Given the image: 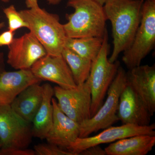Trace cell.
I'll return each instance as SVG.
<instances>
[{
    "label": "cell",
    "instance_id": "1",
    "mask_svg": "<svg viewBox=\"0 0 155 155\" xmlns=\"http://www.w3.org/2000/svg\"><path fill=\"white\" fill-rule=\"evenodd\" d=\"M143 0H107L103 5L107 20L110 21L114 48L109 58L117 61L130 46L140 24Z\"/></svg>",
    "mask_w": 155,
    "mask_h": 155
},
{
    "label": "cell",
    "instance_id": "2",
    "mask_svg": "<svg viewBox=\"0 0 155 155\" xmlns=\"http://www.w3.org/2000/svg\"><path fill=\"white\" fill-rule=\"evenodd\" d=\"M67 5L74 9L63 24L67 37L104 38L107 19L103 5L96 0H69Z\"/></svg>",
    "mask_w": 155,
    "mask_h": 155
},
{
    "label": "cell",
    "instance_id": "3",
    "mask_svg": "<svg viewBox=\"0 0 155 155\" xmlns=\"http://www.w3.org/2000/svg\"><path fill=\"white\" fill-rule=\"evenodd\" d=\"M19 12L27 28L42 45L47 54L62 55L67 36L58 15L40 7Z\"/></svg>",
    "mask_w": 155,
    "mask_h": 155
},
{
    "label": "cell",
    "instance_id": "4",
    "mask_svg": "<svg viewBox=\"0 0 155 155\" xmlns=\"http://www.w3.org/2000/svg\"><path fill=\"white\" fill-rule=\"evenodd\" d=\"M155 44V0L143 4L140 24L131 45L123 52L122 61L128 69L140 65Z\"/></svg>",
    "mask_w": 155,
    "mask_h": 155
},
{
    "label": "cell",
    "instance_id": "5",
    "mask_svg": "<svg viewBox=\"0 0 155 155\" xmlns=\"http://www.w3.org/2000/svg\"><path fill=\"white\" fill-rule=\"evenodd\" d=\"M110 51L107 31L106 30L101 48L97 58L92 61L87 79L91 89V117L94 116L104 102L107 92L120 65L119 61L111 63L108 58Z\"/></svg>",
    "mask_w": 155,
    "mask_h": 155
},
{
    "label": "cell",
    "instance_id": "6",
    "mask_svg": "<svg viewBox=\"0 0 155 155\" xmlns=\"http://www.w3.org/2000/svg\"><path fill=\"white\" fill-rule=\"evenodd\" d=\"M126 84V72L120 66L108 89L105 102L94 116L79 124V137H88L93 132L112 126L119 120L117 113L119 97Z\"/></svg>",
    "mask_w": 155,
    "mask_h": 155
},
{
    "label": "cell",
    "instance_id": "7",
    "mask_svg": "<svg viewBox=\"0 0 155 155\" xmlns=\"http://www.w3.org/2000/svg\"><path fill=\"white\" fill-rule=\"evenodd\" d=\"M32 137L30 122L17 115L10 105L0 106V150L27 149Z\"/></svg>",
    "mask_w": 155,
    "mask_h": 155
},
{
    "label": "cell",
    "instance_id": "8",
    "mask_svg": "<svg viewBox=\"0 0 155 155\" xmlns=\"http://www.w3.org/2000/svg\"><path fill=\"white\" fill-rule=\"evenodd\" d=\"M54 90L58 106L70 119L80 124L91 118V89L88 79L75 88L57 86Z\"/></svg>",
    "mask_w": 155,
    "mask_h": 155
},
{
    "label": "cell",
    "instance_id": "9",
    "mask_svg": "<svg viewBox=\"0 0 155 155\" xmlns=\"http://www.w3.org/2000/svg\"><path fill=\"white\" fill-rule=\"evenodd\" d=\"M155 129L154 123L145 126L131 124H123L116 127L110 126L94 136L78 137L67 150L74 155H79L84 150L90 147L110 143L133 136L142 134L155 136Z\"/></svg>",
    "mask_w": 155,
    "mask_h": 155
},
{
    "label": "cell",
    "instance_id": "10",
    "mask_svg": "<svg viewBox=\"0 0 155 155\" xmlns=\"http://www.w3.org/2000/svg\"><path fill=\"white\" fill-rule=\"evenodd\" d=\"M8 48L7 63L17 70L31 69L35 62L47 54L44 47L31 32L14 38Z\"/></svg>",
    "mask_w": 155,
    "mask_h": 155
},
{
    "label": "cell",
    "instance_id": "11",
    "mask_svg": "<svg viewBox=\"0 0 155 155\" xmlns=\"http://www.w3.org/2000/svg\"><path fill=\"white\" fill-rule=\"evenodd\" d=\"M34 75L41 80L48 81L64 89L75 88L72 72L62 55L47 54L35 63L31 68Z\"/></svg>",
    "mask_w": 155,
    "mask_h": 155
},
{
    "label": "cell",
    "instance_id": "12",
    "mask_svg": "<svg viewBox=\"0 0 155 155\" xmlns=\"http://www.w3.org/2000/svg\"><path fill=\"white\" fill-rule=\"evenodd\" d=\"M127 84L139 97L152 116L155 112V67L148 65L128 69Z\"/></svg>",
    "mask_w": 155,
    "mask_h": 155
},
{
    "label": "cell",
    "instance_id": "13",
    "mask_svg": "<svg viewBox=\"0 0 155 155\" xmlns=\"http://www.w3.org/2000/svg\"><path fill=\"white\" fill-rule=\"evenodd\" d=\"M117 115L123 124L140 126L150 125L152 116L144 103L127 84L120 94Z\"/></svg>",
    "mask_w": 155,
    "mask_h": 155
},
{
    "label": "cell",
    "instance_id": "14",
    "mask_svg": "<svg viewBox=\"0 0 155 155\" xmlns=\"http://www.w3.org/2000/svg\"><path fill=\"white\" fill-rule=\"evenodd\" d=\"M52 104L53 107L52 126L46 139L48 143L67 150L79 137L80 125L63 113L55 99L53 98Z\"/></svg>",
    "mask_w": 155,
    "mask_h": 155
},
{
    "label": "cell",
    "instance_id": "15",
    "mask_svg": "<svg viewBox=\"0 0 155 155\" xmlns=\"http://www.w3.org/2000/svg\"><path fill=\"white\" fill-rule=\"evenodd\" d=\"M41 81L30 69H18L14 72L4 71L0 75V106L10 105L25 89Z\"/></svg>",
    "mask_w": 155,
    "mask_h": 155
},
{
    "label": "cell",
    "instance_id": "16",
    "mask_svg": "<svg viewBox=\"0 0 155 155\" xmlns=\"http://www.w3.org/2000/svg\"><path fill=\"white\" fill-rule=\"evenodd\" d=\"M42 98V86L40 85V83L34 84L21 92L10 105L17 115L31 123Z\"/></svg>",
    "mask_w": 155,
    "mask_h": 155
},
{
    "label": "cell",
    "instance_id": "17",
    "mask_svg": "<svg viewBox=\"0 0 155 155\" xmlns=\"http://www.w3.org/2000/svg\"><path fill=\"white\" fill-rule=\"evenodd\" d=\"M155 145V136L142 134L122 139L105 149L107 155H146Z\"/></svg>",
    "mask_w": 155,
    "mask_h": 155
},
{
    "label": "cell",
    "instance_id": "18",
    "mask_svg": "<svg viewBox=\"0 0 155 155\" xmlns=\"http://www.w3.org/2000/svg\"><path fill=\"white\" fill-rule=\"evenodd\" d=\"M43 98L41 104L32 121V136L45 139L52 126L53 107L52 99L54 95V87L48 83L42 85Z\"/></svg>",
    "mask_w": 155,
    "mask_h": 155
},
{
    "label": "cell",
    "instance_id": "19",
    "mask_svg": "<svg viewBox=\"0 0 155 155\" xmlns=\"http://www.w3.org/2000/svg\"><path fill=\"white\" fill-rule=\"evenodd\" d=\"M104 38H72L67 37L65 48L81 57L93 61L97 58L102 46Z\"/></svg>",
    "mask_w": 155,
    "mask_h": 155
},
{
    "label": "cell",
    "instance_id": "20",
    "mask_svg": "<svg viewBox=\"0 0 155 155\" xmlns=\"http://www.w3.org/2000/svg\"><path fill=\"white\" fill-rule=\"evenodd\" d=\"M61 55L68 64L76 85L84 83L89 75L92 61L81 57L66 48Z\"/></svg>",
    "mask_w": 155,
    "mask_h": 155
},
{
    "label": "cell",
    "instance_id": "21",
    "mask_svg": "<svg viewBox=\"0 0 155 155\" xmlns=\"http://www.w3.org/2000/svg\"><path fill=\"white\" fill-rule=\"evenodd\" d=\"M3 12L8 19L9 30L15 32L21 28H27V24L14 5L5 8L3 9Z\"/></svg>",
    "mask_w": 155,
    "mask_h": 155
},
{
    "label": "cell",
    "instance_id": "22",
    "mask_svg": "<svg viewBox=\"0 0 155 155\" xmlns=\"http://www.w3.org/2000/svg\"><path fill=\"white\" fill-rule=\"evenodd\" d=\"M35 155H74L68 150H63L55 145L38 144L35 146Z\"/></svg>",
    "mask_w": 155,
    "mask_h": 155
},
{
    "label": "cell",
    "instance_id": "23",
    "mask_svg": "<svg viewBox=\"0 0 155 155\" xmlns=\"http://www.w3.org/2000/svg\"><path fill=\"white\" fill-rule=\"evenodd\" d=\"M35 152L31 149H11L0 150V155H35Z\"/></svg>",
    "mask_w": 155,
    "mask_h": 155
},
{
    "label": "cell",
    "instance_id": "24",
    "mask_svg": "<svg viewBox=\"0 0 155 155\" xmlns=\"http://www.w3.org/2000/svg\"><path fill=\"white\" fill-rule=\"evenodd\" d=\"M14 32L8 30L1 34L0 35V47L4 46H9L14 40Z\"/></svg>",
    "mask_w": 155,
    "mask_h": 155
},
{
    "label": "cell",
    "instance_id": "25",
    "mask_svg": "<svg viewBox=\"0 0 155 155\" xmlns=\"http://www.w3.org/2000/svg\"><path fill=\"white\" fill-rule=\"evenodd\" d=\"M79 155H105L104 150L102 149L99 145L89 147L81 152Z\"/></svg>",
    "mask_w": 155,
    "mask_h": 155
},
{
    "label": "cell",
    "instance_id": "26",
    "mask_svg": "<svg viewBox=\"0 0 155 155\" xmlns=\"http://www.w3.org/2000/svg\"><path fill=\"white\" fill-rule=\"evenodd\" d=\"M25 4L28 8H36L39 7L38 0H25Z\"/></svg>",
    "mask_w": 155,
    "mask_h": 155
},
{
    "label": "cell",
    "instance_id": "27",
    "mask_svg": "<svg viewBox=\"0 0 155 155\" xmlns=\"http://www.w3.org/2000/svg\"><path fill=\"white\" fill-rule=\"evenodd\" d=\"M5 71V65L4 54L3 53L0 52V75Z\"/></svg>",
    "mask_w": 155,
    "mask_h": 155
},
{
    "label": "cell",
    "instance_id": "28",
    "mask_svg": "<svg viewBox=\"0 0 155 155\" xmlns=\"http://www.w3.org/2000/svg\"><path fill=\"white\" fill-rule=\"evenodd\" d=\"M62 0H47L48 4L52 5H56L61 2Z\"/></svg>",
    "mask_w": 155,
    "mask_h": 155
},
{
    "label": "cell",
    "instance_id": "29",
    "mask_svg": "<svg viewBox=\"0 0 155 155\" xmlns=\"http://www.w3.org/2000/svg\"><path fill=\"white\" fill-rule=\"evenodd\" d=\"M96 1L99 3L100 4H101V5L103 6L107 0H96Z\"/></svg>",
    "mask_w": 155,
    "mask_h": 155
},
{
    "label": "cell",
    "instance_id": "30",
    "mask_svg": "<svg viewBox=\"0 0 155 155\" xmlns=\"http://www.w3.org/2000/svg\"><path fill=\"white\" fill-rule=\"evenodd\" d=\"M5 26V24L4 22H0V30H1Z\"/></svg>",
    "mask_w": 155,
    "mask_h": 155
},
{
    "label": "cell",
    "instance_id": "31",
    "mask_svg": "<svg viewBox=\"0 0 155 155\" xmlns=\"http://www.w3.org/2000/svg\"><path fill=\"white\" fill-rule=\"evenodd\" d=\"M1 1L2 2H4L7 3L10 2V0H1Z\"/></svg>",
    "mask_w": 155,
    "mask_h": 155
}]
</instances>
